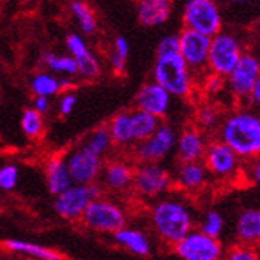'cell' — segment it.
Listing matches in <instances>:
<instances>
[{"label":"cell","mask_w":260,"mask_h":260,"mask_svg":"<svg viewBox=\"0 0 260 260\" xmlns=\"http://www.w3.org/2000/svg\"><path fill=\"white\" fill-rule=\"evenodd\" d=\"M0 2H2V0H0Z\"/></svg>","instance_id":"obj_46"},{"label":"cell","mask_w":260,"mask_h":260,"mask_svg":"<svg viewBox=\"0 0 260 260\" xmlns=\"http://www.w3.org/2000/svg\"><path fill=\"white\" fill-rule=\"evenodd\" d=\"M224 260H260V254L257 248L235 243L225 249Z\"/></svg>","instance_id":"obj_34"},{"label":"cell","mask_w":260,"mask_h":260,"mask_svg":"<svg viewBox=\"0 0 260 260\" xmlns=\"http://www.w3.org/2000/svg\"><path fill=\"white\" fill-rule=\"evenodd\" d=\"M34 110H37L38 113L45 114V113L49 110V97L35 95V100H34Z\"/></svg>","instance_id":"obj_44"},{"label":"cell","mask_w":260,"mask_h":260,"mask_svg":"<svg viewBox=\"0 0 260 260\" xmlns=\"http://www.w3.org/2000/svg\"><path fill=\"white\" fill-rule=\"evenodd\" d=\"M110 63H111V67H113L114 73L122 75V73L125 72L127 60H124L122 57H119L118 54L114 53V51H111V54H110Z\"/></svg>","instance_id":"obj_42"},{"label":"cell","mask_w":260,"mask_h":260,"mask_svg":"<svg viewBox=\"0 0 260 260\" xmlns=\"http://www.w3.org/2000/svg\"><path fill=\"white\" fill-rule=\"evenodd\" d=\"M43 62L46 63V67L54 70L57 73H63V75H78V65L73 56H60V54H54V53H45L43 54Z\"/></svg>","instance_id":"obj_31"},{"label":"cell","mask_w":260,"mask_h":260,"mask_svg":"<svg viewBox=\"0 0 260 260\" xmlns=\"http://www.w3.org/2000/svg\"><path fill=\"white\" fill-rule=\"evenodd\" d=\"M75 60L78 65V75L84 80H94L100 75V63L97 57L90 53V49H86L81 54L75 56Z\"/></svg>","instance_id":"obj_33"},{"label":"cell","mask_w":260,"mask_h":260,"mask_svg":"<svg viewBox=\"0 0 260 260\" xmlns=\"http://www.w3.org/2000/svg\"><path fill=\"white\" fill-rule=\"evenodd\" d=\"M248 100L251 102L252 108L257 110V111L260 113V75H258V78H257V81H255V84H254V87H252V92H251V95H249Z\"/></svg>","instance_id":"obj_43"},{"label":"cell","mask_w":260,"mask_h":260,"mask_svg":"<svg viewBox=\"0 0 260 260\" xmlns=\"http://www.w3.org/2000/svg\"><path fill=\"white\" fill-rule=\"evenodd\" d=\"M134 173L135 168L128 162L114 160L105 167L103 172V181L113 190H125L134 184Z\"/></svg>","instance_id":"obj_22"},{"label":"cell","mask_w":260,"mask_h":260,"mask_svg":"<svg viewBox=\"0 0 260 260\" xmlns=\"http://www.w3.org/2000/svg\"><path fill=\"white\" fill-rule=\"evenodd\" d=\"M67 48L69 51L72 53V56H78V54H81L83 51L87 49V45L84 43V40L80 37V35H76V34H72L67 37Z\"/></svg>","instance_id":"obj_39"},{"label":"cell","mask_w":260,"mask_h":260,"mask_svg":"<svg viewBox=\"0 0 260 260\" xmlns=\"http://www.w3.org/2000/svg\"><path fill=\"white\" fill-rule=\"evenodd\" d=\"M30 87H32V92L35 95L51 97V95L59 94L62 89H67L69 81L59 80V78L49 75V73H38L34 76Z\"/></svg>","instance_id":"obj_26"},{"label":"cell","mask_w":260,"mask_h":260,"mask_svg":"<svg viewBox=\"0 0 260 260\" xmlns=\"http://www.w3.org/2000/svg\"><path fill=\"white\" fill-rule=\"evenodd\" d=\"M134 189L143 199H159L173 186L170 172L159 164H140L134 173Z\"/></svg>","instance_id":"obj_10"},{"label":"cell","mask_w":260,"mask_h":260,"mask_svg":"<svg viewBox=\"0 0 260 260\" xmlns=\"http://www.w3.org/2000/svg\"><path fill=\"white\" fill-rule=\"evenodd\" d=\"M108 132L111 135L113 145L118 148H127L135 145L134 130H132V116L130 111H121L114 114L111 121L107 125Z\"/></svg>","instance_id":"obj_23"},{"label":"cell","mask_w":260,"mask_h":260,"mask_svg":"<svg viewBox=\"0 0 260 260\" xmlns=\"http://www.w3.org/2000/svg\"><path fill=\"white\" fill-rule=\"evenodd\" d=\"M179 53V37L175 34L165 35L157 45L155 54L159 56H168V54H178Z\"/></svg>","instance_id":"obj_37"},{"label":"cell","mask_w":260,"mask_h":260,"mask_svg":"<svg viewBox=\"0 0 260 260\" xmlns=\"http://www.w3.org/2000/svg\"><path fill=\"white\" fill-rule=\"evenodd\" d=\"M260 75V57L243 53L233 70L225 76L227 92L237 100H248Z\"/></svg>","instance_id":"obj_11"},{"label":"cell","mask_w":260,"mask_h":260,"mask_svg":"<svg viewBox=\"0 0 260 260\" xmlns=\"http://www.w3.org/2000/svg\"><path fill=\"white\" fill-rule=\"evenodd\" d=\"M67 167L75 184H90L95 183L102 172V157L90 154L84 148L73 151L67 159Z\"/></svg>","instance_id":"obj_14"},{"label":"cell","mask_w":260,"mask_h":260,"mask_svg":"<svg viewBox=\"0 0 260 260\" xmlns=\"http://www.w3.org/2000/svg\"><path fill=\"white\" fill-rule=\"evenodd\" d=\"M154 233L167 244H176L195 229L192 208L181 199H159L149 211Z\"/></svg>","instance_id":"obj_2"},{"label":"cell","mask_w":260,"mask_h":260,"mask_svg":"<svg viewBox=\"0 0 260 260\" xmlns=\"http://www.w3.org/2000/svg\"><path fill=\"white\" fill-rule=\"evenodd\" d=\"M244 175L246 179H249L255 186H260V155L248 160L244 167Z\"/></svg>","instance_id":"obj_38"},{"label":"cell","mask_w":260,"mask_h":260,"mask_svg":"<svg viewBox=\"0 0 260 260\" xmlns=\"http://www.w3.org/2000/svg\"><path fill=\"white\" fill-rule=\"evenodd\" d=\"M208 173L203 162H179L175 175V184L184 192H200L208 184Z\"/></svg>","instance_id":"obj_17"},{"label":"cell","mask_w":260,"mask_h":260,"mask_svg":"<svg viewBox=\"0 0 260 260\" xmlns=\"http://www.w3.org/2000/svg\"><path fill=\"white\" fill-rule=\"evenodd\" d=\"M86 227L102 233H113L125 227L127 216L118 203L97 199L90 203L81 216Z\"/></svg>","instance_id":"obj_8"},{"label":"cell","mask_w":260,"mask_h":260,"mask_svg":"<svg viewBox=\"0 0 260 260\" xmlns=\"http://www.w3.org/2000/svg\"><path fill=\"white\" fill-rule=\"evenodd\" d=\"M152 81L160 84L172 97L187 99L193 94L197 78L178 54L159 56L152 69Z\"/></svg>","instance_id":"obj_3"},{"label":"cell","mask_w":260,"mask_h":260,"mask_svg":"<svg viewBox=\"0 0 260 260\" xmlns=\"http://www.w3.org/2000/svg\"><path fill=\"white\" fill-rule=\"evenodd\" d=\"M111 146H113V140H111V135L105 125V127L95 128L94 132L87 137V140L84 141V145L81 148H84L90 154L103 157V155L111 149Z\"/></svg>","instance_id":"obj_27"},{"label":"cell","mask_w":260,"mask_h":260,"mask_svg":"<svg viewBox=\"0 0 260 260\" xmlns=\"http://www.w3.org/2000/svg\"><path fill=\"white\" fill-rule=\"evenodd\" d=\"M21 128L27 138H30V140L40 138L43 135V130H45L43 114L38 113L34 108L25 110L22 113V118H21Z\"/></svg>","instance_id":"obj_29"},{"label":"cell","mask_w":260,"mask_h":260,"mask_svg":"<svg viewBox=\"0 0 260 260\" xmlns=\"http://www.w3.org/2000/svg\"><path fill=\"white\" fill-rule=\"evenodd\" d=\"M224 229H225L224 216L217 210H208L203 214L200 225H199V230H202L203 233H206V235H210L213 238H220V235L224 233Z\"/></svg>","instance_id":"obj_32"},{"label":"cell","mask_w":260,"mask_h":260,"mask_svg":"<svg viewBox=\"0 0 260 260\" xmlns=\"http://www.w3.org/2000/svg\"><path fill=\"white\" fill-rule=\"evenodd\" d=\"M203 90L206 95H220L222 92H227V84H225V78L219 76L214 73L206 72L203 75Z\"/></svg>","instance_id":"obj_35"},{"label":"cell","mask_w":260,"mask_h":260,"mask_svg":"<svg viewBox=\"0 0 260 260\" xmlns=\"http://www.w3.org/2000/svg\"><path fill=\"white\" fill-rule=\"evenodd\" d=\"M45 178H46L48 190L54 197H57V195H60L62 192H65L75 184L69 172L67 160L63 157H59V155L48 160L45 167Z\"/></svg>","instance_id":"obj_20"},{"label":"cell","mask_w":260,"mask_h":260,"mask_svg":"<svg viewBox=\"0 0 260 260\" xmlns=\"http://www.w3.org/2000/svg\"><path fill=\"white\" fill-rule=\"evenodd\" d=\"M173 251L181 260H224L225 248L219 238L206 235L193 229L187 235L173 244Z\"/></svg>","instance_id":"obj_7"},{"label":"cell","mask_w":260,"mask_h":260,"mask_svg":"<svg viewBox=\"0 0 260 260\" xmlns=\"http://www.w3.org/2000/svg\"><path fill=\"white\" fill-rule=\"evenodd\" d=\"M75 103H76V97L75 94L72 92H67V94H63L60 97V102H59V111L62 116H69L73 108H75Z\"/></svg>","instance_id":"obj_40"},{"label":"cell","mask_w":260,"mask_h":260,"mask_svg":"<svg viewBox=\"0 0 260 260\" xmlns=\"http://www.w3.org/2000/svg\"><path fill=\"white\" fill-rule=\"evenodd\" d=\"M19 181V170L16 165L7 164L0 167V189L2 190H13Z\"/></svg>","instance_id":"obj_36"},{"label":"cell","mask_w":260,"mask_h":260,"mask_svg":"<svg viewBox=\"0 0 260 260\" xmlns=\"http://www.w3.org/2000/svg\"><path fill=\"white\" fill-rule=\"evenodd\" d=\"M172 95L167 90L157 84L155 81H149L143 84L135 97V105L137 110L146 111L149 114L157 116V118H164L167 113L170 111L172 107Z\"/></svg>","instance_id":"obj_15"},{"label":"cell","mask_w":260,"mask_h":260,"mask_svg":"<svg viewBox=\"0 0 260 260\" xmlns=\"http://www.w3.org/2000/svg\"><path fill=\"white\" fill-rule=\"evenodd\" d=\"M233 4H246V2H251V0H230Z\"/></svg>","instance_id":"obj_45"},{"label":"cell","mask_w":260,"mask_h":260,"mask_svg":"<svg viewBox=\"0 0 260 260\" xmlns=\"http://www.w3.org/2000/svg\"><path fill=\"white\" fill-rule=\"evenodd\" d=\"M172 0H137V18L145 27H157L170 19Z\"/></svg>","instance_id":"obj_19"},{"label":"cell","mask_w":260,"mask_h":260,"mask_svg":"<svg viewBox=\"0 0 260 260\" xmlns=\"http://www.w3.org/2000/svg\"><path fill=\"white\" fill-rule=\"evenodd\" d=\"M176 132L172 125L160 124L155 132L135 146V157L140 164H159L170 155L176 146Z\"/></svg>","instance_id":"obj_12"},{"label":"cell","mask_w":260,"mask_h":260,"mask_svg":"<svg viewBox=\"0 0 260 260\" xmlns=\"http://www.w3.org/2000/svg\"><path fill=\"white\" fill-rule=\"evenodd\" d=\"M128 49H130V46H128V42L125 40L124 37H118L114 40V46H113V51L116 54H118L119 57H122L124 60H127V57H128Z\"/></svg>","instance_id":"obj_41"},{"label":"cell","mask_w":260,"mask_h":260,"mask_svg":"<svg viewBox=\"0 0 260 260\" xmlns=\"http://www.w3.org/2000/svg\"><path fill=\"white\" fill-rule=\"evenodd\" d=\"M179 56L184 59L193 75H205L208 72V54H210L211 37L190 29H183L179 34Z\"/></svg>","instance_id":"obj_13"},{"label":"cell","mask_w":260,"mask_h":260,"mask_svg":"<svg viewBox=\"0 0 260 260\" xmlns=\"http://www.w3.org/2000/svg\"><path fill=\"white\" fill-rule=\"evenodd\" d=\"M70 10L73 13V16L76 18L78 24H80L81 30L86 35H92L97 30V19L92 8H90L87 4L81 2V0H73Z\"/></svg>","instance_id":"obj_28"},{"label":"cell","mask_w":260,"mask_h":260,"mask_svg":"<svg viewBox=\"0 0 260 260\" xmlns=\"http://www.w3.org/2000/svg\"><path fill=\"white\" fill-rule=\"evenodd\" d=\"M202 162L210 176L219 181H232L243 172V160L235 154V151L219 138L208 141Z\"/></svg>","instance_id":"obj_6"},{"label":"cell","mask_w":260,"mask_h":260,"mask_svg":"<svg viewBox=\"0 0 260 260\" xmlns=\"http://www.w3.org/2000/svg\"><path fill=\"white\" fill-rule=\"evenodd\" d=\"M181 19L184 29L200 32L208 37H214L224 30L222 11L216 0H186Z\"/></svg>","instance_id":"obj_4"},{"label":"cell","mask_w":260,"mask_h":260,"mask_svg":"<svg viewBox=\"0 0 260 260\" xmlns=\"http://www.w3.org/2000/svg\"><path fill=\"white\" fill-rule=\"evenodd\" d=\"M208 146V138L202 128L187 127L176 138V155L179 162H202Z\"/></svg>","instance_id":"obj_16"},{"label":"cell","mask_w":260,"mask_h":260,"mask_svg":"<svg viewBox=\"0 0 260 260\" xmlns=\"http://www.w3.org/2000/svg\"><path fill=\"white\" fill-rule=\"evenodd\" d=\"M235 238L238 244L260 248V210L246 208L235 222Z\"/></svg>","instance_id":"obj_18"},{"label":"cell","mask_w":260,"mask_h":260,"mask_svg":"<svg viewBox=\"0 0 260 260\" xmlns=\"http://www.w3.org/2000/svg\"><path fill=\"white\" fill-rule=\"evenodd\" d=\"M113 240L118 243L121 248L127 249L140 257H148L151 254V241L145 232L137 229L122 227L121 230L113 233Z\"/></svg>","instance_id":"obj_21"},{"label":"cell","mask_w":260,"mask_h":260,"mask_svg":"<svg viewBox=\"0 0 260 260\" xmlns=\"http://www.w3.org/2000/svg\"><path fill=\"white\" fill-rule=\"evenodd\" d=\"M216 134L241 160L260 155V113L254 108H238L222 116Z\"/></svg>","instance_id":"obj_1"},{"label":"cell","mask_w":260,"mask_h":260,"mask_svg":"<svg viewBox=\"0 0 260 260\" xmlns=\"http://www.w3.org/2000/svg\"><path fill=\"white\" fill-rule=\"evenodd\" d=\"M102 189L95 183L90 184H73L65 192L57 195L54 200L56 213L69 220L80 219L86 208L94 200L100 199Z\"/></svg>","instance_id":"obj_9"},{"label":"cell","mask_w":260,"mask_h":260,"mask_svg":"<svg viewBox=\"0 0 260 260\" xmlns=\"http://www.w3.org/2000/svg\"><path fill=\"white\" fill-rule=\"evenodd\" d=\"M244 51L240 38L232 32L220 30L214 37H211L206 69L210 73L225 78L237 65Z\"/></svg>","instance_id":"obj_5"},{"label":"cell","mask_w":260,"mask_h":260,"mask_svg":"<svg viewBox=\"0 0 260 260\" xmlns=\"http://www.w3.org/2000/svg\"><path fill=\"white\" fill-rule=\"evenodd\" d=\"M130 116H132V130H134L135 145L143 140L149 138L162 124L160 118H157V116H154V114H149L146 111H141V110L130 111Z\"/></svg>","instance_id":"obj_24"},{"label":"cell","mask_w":260,"mask_h":260,"mask_svg":"<svg viewBox=\"0 0 260 260\" xmlns=\"http://www.w3.org/2000/svg\"><path fill=\"white\" fill-rule=\"evenodd\" d=\"M195 121H197V127L202 128L203 132H213V130H217L220 121H222V114L211 103H205L197 110Z\"/></svg>","instance_id":"obj_30"},{"label":"cell","mask_w":260,"mask_h":260,"mask_svg":"<svg viewBox=\"0 0 260 260\" xmlns=\"http://www.w3.org/2000/svg\"><path fill=\"white\" fill-rule=\"evenodd\" d=\"M5 248L8 251L24 254V255H30L38 260H62V255L53 249H48L42 244H37L32 241H24V240H7L5 241Z\"/></svg>","instance_id":"obj_25"}]
</instances>
